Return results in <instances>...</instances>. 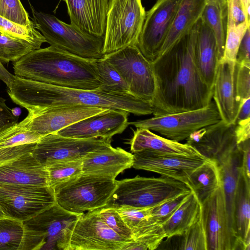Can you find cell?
<instances>
[{"label": "cell", "instance_id": "cell-46", "mask_svg": "<svg viewBox=\"0 0 250 250\" xmlns=\"http://www.w3.org/2000/svg\"><path fill=\"white\" fill-rule=\"evenodd\" d=\"M35 143L25 144L0 148V165L16 158L22 154L32 152Z\"/></svg>", "mask_w": 250, "mask_h": 250}, {"label": "cell", "instance_id": "cell-32", "mask_svg": "<svg viewBox=\"0 0 250 250\" xmlns=\"http://www.w3.org/2000/svg\"><path fill=\"white\" fill-rule=\"evenodd\" d=\"M201 19L212 30L216 39L219 61L225 50L228 21V2H207Z\"/></svg>", "mask_w": 250, "mask_h": 250}, {"label": "cell", "instance_id": "cell-40", "mask_svg": "<svg viewBox=\"0 0 250 250\" xmlns=\"http://www.w3.org/2000/svg\"><path fill=\"white\" fill-rule=\"evenodd\" d=\"M248 27L250 25L247 23L235 26L228 20L225 50L221 59L235 62L239 44Z\"/></svg>", "mask_w": 250, "mask_h": 250}, {"label": "cell", "instance_id": "cell-54", "mask_svg": "<svg viewBox=\"0 0 250 250\" xmlns=\"http://www.w3.org/2000/svg\"><path fill=\"white\" fill-rule=\"evenodd\" d=\"M6 217L0 208V218Z\"/></svg>", "mask_w": 250, "mask_h": 250}, {"label": "cell", "instance_id": "cell-31", "mask_svg": "<svg viewBox=\"0 0 250 250\" xmlns=\"http://www.w3.org/2000/svg\"><path fill=\"white\" fill-rule=\"evenodd\" d=\"M132 233V239L122 250H156L166 238L163 222L152 217L145 220Z\"/></svg>", "mask_w": 250, "mask_h": 250}, {"label": "cell", "instance_id": "cell-3", "mask_svg": "<svg viewBox=\"0 0 250 250\" xmlns=\"http://www.w3.org/2000/svg\"><path fill=\"white\" fill-rule=\"evenodd\" d=\"M13 68L17 77L64 87L99 90L101 85L96 60L51 45L32 51Z\"/></svg>", "mask_w": 250, "mask_h": 250}, {"label": "cell", "instance_id": "cell-47", "mask_svg": "<svg viewBox=\"0 0 250 250\" xmlns=\"http://www.w3.org/2000/svg\"><path fill=\"white\" fill-rule=\"evenodd\" d=\"M241 152L240 173L247 186L250 187V139L237 144Z\"/></svg>", "mask_w": 250, "mask_h": 250}, {"label": "cell", "instance_id": "cell-20", "mask_svg": "<svg viewBox=\"0 0 250 250\" xmlns=\"http://www.w3.org/2000/svg\"><path fill=\"white\" fill-rule=\"evenodd\" d=\"M32 152L0 165V184L49 186L47 169L34 157Z\"/></svg>", "mask_w": 250, "mask_h": 250}, {"label": "cell", "instance_id": "cell-12", "mask_svg": "<svg viewBox=\"0 0 250 250\" xmlns=\"http://www.w3.org/2000/svg\"><path fill=\"white\" fill-rule=\"evenodd\" d=\"M111 139H77L56 133L42 136L32 153L42 165L62 161L82 159L87 153L112 146Z\"/></svg>", "mask_w": 250, "mask_h": 250}, {"label": "cell", "instance_id": "cell-42", "mask_svg": "<svg viewBox=\"0 0 250 250\" xmlns=\"http://www.w3.org/2000/svg\"><path fill=\"white\" fill-rule=\"evenodd\" d=\"M191 191V189L180 193L154 206L151 210V217L164 223L178 208Z\"/></svg>", "mask_w": 250, "mask_h": 250}, {"label": "cell", "instance_id": "cell-33", "mask_svg": "<svg viewBox=\"0 0 250 250\" xmlns=\"http://www.w3.org/2000/svg\"><path fill=\"white\" fill-rule=\"evenodd\" d=\"M96 64L101 83L99 90L108 93L131 94L126 83L106 59L96 60Z\"/></svg>", "mask_w": 250, "mask_h": 250}, {"label": "cell", "instance_id": "cell-11", "mask_svg": "<svg viewBox=\"0 0 250 250\" xmlns=\"http://www.w3.org/2000/svg\"><path fill=\"white\" fill-rule=\"evenodd\" d=\"M55 203L49 186L0 184V208L6 217L24 222Z\"/></svg>", "mask_w": 250, "mask_h": 250}, {"label": "cell", "instance_id": "cell-13", "mask_svg": "<svg viewBox=\"0 0 250 250\" xmlns=\"http://www.w3.org/2000/svg\"><path fill=\"white\" fill-rule=\"evenodd\" d=\"M182 0H157L146 12L136 46L152 62L158 57Z\"/></svg>", "mask_w": 250, "mask_h": 250}, {"label": "cell", "instance_id": "cell-55", "mask_svg": "<svg viewBox=\"0 0 250 250\" xmlns=\"http://www.w3.org/2000/svg\"><path fill=\"white\" fill-rule=\"evenodd\" d=\"M2 65V63L0 62V66H1Z\"/></svg>", "mask_w": 250, "mask_h": 250}, {"label": "cell", "instance_id": "cell-10", "mask_svg": "<svg viewBox=\"0 0 250 250\" xmlns=\"http://www.w3.org/2000/svg\"><path fill=\"white\" fill-rule=\"evenodd\" d=\"M121 74L131 95L151 103L155 91V78L152 63L138 47L130 45L104 57Z\"/></svg>", "mask_w": 250, "mask_h": 250}, {"label": "cell", "instance_id": "cell-1", "mask_svg": "<svg viewBox=\"0 0 250 250\" xmlns=\"http://www.w3.org/2000/svg\"><path fill=\"white\" fill-rule=\"evenodd\" d=\"M199 20L181 40L151 62L156 83L151 102L154 116L203 108L212 101V88L203 80L193 60Z\"/></svg>", "mask_w": 250, "mask_h": 250}, {"label": "cell", "instance_id": "cell-30", "mask_svg": "<svg viewBox=\"0 0 250 250\" xmlns=\"http://www.w3.org/2000/svg\"><path fill=\"white\" fill-rule=\"evenodd\" d=\"M188 186L201 204L221 186L220 172L215 160L209 159L190 175Z\"/></svg>", "mask_w": 250, "mask_h": 250}, {"label": "cell", "instance_id": "cell-25", "mask_svg": "<svg viewBox=\"0 0 250 250\" xmlns=\"http://www.w3.org/2000/svg\"><path fill=\"white\" fill-rule=\"evenodd\" d=\"M193 60L204 81L213 88L219 62L217 43L212 30L201 19L193 49Z\"/></svg>", "mask_w": 250, "mask_h": 250}, {"label": "cell", "instance_id": "cell-34", "mask_svg": "<svg viewBox=\"0 0 250 250\" xmlns=\"http://www.w3.org/2000/svg\"><path fill=\"white\" fill-rule=\"evenodd\" d=\"M45 167L48 172L49 186L53 190L83 173L82 159L57 162Z\"/></svg>", "mask_w": 250, "mask_h": 250}, {"label": "cell", "instance_id": "cell-52", "mask_svg": "<svg viewBox=\"0 0 250 250\" xmlns=\"http://www.w3.org/2000/svg\"><path fill=\"white\" fill-rule=\"evenodd\" d=\"M242 1L243 2V4H244L245 10V12L246 14L248 21L249 22H250V0H242Z\"/></svg>", "mask_w": 250, "mask_h": 250}, {"label": "cell", "instance_id": "cell-18", "mask_svg": "<svg viewBox=\"0 0 250 250\" xmlns=\"http://www.w3.org/2000/svg\"><path fill=\"white\" fill-rule=\"evenodd\" d=\"M96 106H67L57 107L35 114H28L29 128L41 137L60 130L86 118L106 110Z\"/></svg>", "mask_w": 250, "mask_h": 250}, {"label": "cell", "instance_id": "cell-39", "mask_svg": "<svg viewBox=\"0 0 250 250\" xmlns=\"http://www.w3.org/2000/svg\"><path fill=\"white\" fill-rule=\"evenodd\" d=\"M0 15L18 24L29 26L34 24L20 0H0Z\"/></svg>", "mask_w": 250, "mask_h": 250}, {"label": "cell", "instance_id": "cell-27", "mask_svg": "<svg viewBox=\"0 0 250 250\" xmlns=\"http://www.w3.org/2000/svg\"><path fill=\"white\" fill-rule=\"evenodd\" d=\"M207 0H182L158 57L185 36L201 19Z\"/></svg>", "mask_w": 250, "mask_h": 250}, {"label": "cell", "instance_id": "cell-21", "mask_svg": "<svg viewBox=\"0 0 250 250\" xmlns=\"http://www.w3.org/2000/svg\"><path fill=\"white\" fill-rule=\"evenodd\" d=\"M241 157L237 143L234 141L222 149L212 158L216 161L219 168L229 227L237 240L234 222V209L240 175Z\"/></svg>", "mask_w": 250, "mask_h": 250}, {"label": "cell", "instance_id": "cell-17", "mask_svg": "<svg viewBox=\"0 0 250 250\" xmlns=\"http://www.w3.org/2000/svg\"><path fill=\"white\" fill-rule=\"evenodd\" d=\"M129 113L121 110L106 109L68 126L56 133L77 139H112L128 127Z\"/></svg>", "mask_w": 250, "mask_h": 250}, {"label": "cell", "instance_id": "cell-45", "mask_svg": "<svg viewBox=\"0 0 250 250\" xmlns=\"http://www.w3.org/2000/svg\"><path fill=\"white\" fill-rule=\"evenodd\" d=\"M228 20L235 26L243 23L250 25L242 0H228Z\"/></svg>", "mask_w": 250, "mask_h": 250}, {"label": "cell", "instance_id": "cell-51", "mask_svg": "<svg viewBox=\"0 0 250 250\" xmlns=\"http://www.w3.org/2000/svg\"><path fill=\"white\" fill-rule=\"evenodd\" d=\"M248 118H250V98L241 103L235 124Z\"/></svg>", "mask_w": 250, "mask_h": 250}, {"label": "cell", "instance_id": "cell-24", "mask_svg": "<svg viewBox=\"0 0 250 250\" xmlns=\"http://www.w3.org/2000/svg\"><path fill=\"white\" fill-rule=\"evenodd\" d=\"M235 124L221 120L191 133L186 139L188 144L204 156L212 159L225 146L236 141Z\"/></svg>", "mask_w": 250, "mask_h": 250}, {"label": "cell", "instance_id": "cell-5", "mask_svg": "<svg viewBox=\"0 0 250 250\" xmlns=\"http://www.w3.org/2000/svg\"><path fill=\"white\" fill-rule=\"evenodd\" d=\"M30 7L35 27L50 45L85 59L98 60L104 57V37L90 35L53 15Z\"/></svg>", "mask_w": 250, "mask_h": 250}, {"label": "cell", "instance_id": "cell-7", "mask_svg": "<svg viewBox=\"0 0 250 250\" xmlns=\"http://www.w3.org/2000/svg\"><path fill=\"white\" fill-rule=\"evenodd\" d=\"M116 186V179L82 173L54 189L56 203L69 212L82 214L105 206Z\"/></svg>", "mask_w": 250, "mask_h": 250}, {"label": "cell", "instance_id": "cell-16", "mask_svg": "<svg viewBox=\"0 0 250 250\" xmlns=\"http://www.w3.org/2000/svg\"><path fill=\"white\" fill-rule=\"evenodd\" d=\"M208 250H235L239 243L229 225L223 189L219 188L203 204Z\"/></svg>", "mask_w": 250, "mask_h": 250}, {"label": "cell", "instance_id": "cell-2", "mask_svg": "<svg viewBox=\"0 0 250 250\" xmlns=\"http://www.w3.org/2000/svg\"><path fill=\"white\" fill-rule=\"evenodd\" d=\"M7 87V93L12 101L26 109L28 114L57 107L75 105L125 110L137 116L150 115L153 112L151 103L131 94L64 87L15 75Z\"/></svg>", "mask_w": 250, "mask_h": 250}, {"label": "cell", "instance_id": "cell-38", "mask_svg": "<svg viewBox=\"0 0 250 250\" xmlns=\"http://www.w3.org/2000/svg\"><path fill=\"white\" fill-rule=\"evenodd\" d=\"M0 33L15 38L24 40L41 48L46 40L35 24L25 26L15 23L0 15Z\"/></svg>", "mask_w": 250, "mask_h": 250}, {"label": "cell", "instance_id": "cell-35", "mask_svg": "<svg viewBox=\"0 0 250 250\" xmlns=\"http://www.w3.org/2000/svg\"><path fill=\"white\" fill-rule=\"evenodd\" d=\"M181 236L182 239L179 250H208L206 221L202 205L197 218Z\"/></svg>", "mask_w": 250, "mask_h": 250}, {"label": "cell", "instance_id": "cell-9", "mask_svg": "<svg viewBox=\"0 0 250 250\" xmlns=\"http://www.w3.org/2000/svg\"><path fill=\"white\" fill-rule=\"evenodd\" d=\"M221 120L214 101L206 107L129 122L136 128L154 131L170 140L180 142L186 140L194 131Z\"/></svg>", "mask_w": 250, "mask_h": 250}, {"label": "cell", "instance_id": "cell-22", "mask_svg": "<svg viewBox=\"0 0 250 250\" xmlns=\"http://www.w3.org/2000/svg\"><path fill=\"white\" fill-rule=\"evenodd\" d=\"M66 5L71 24L97 37H104L109 0H61Z\"/></svg>", "mask_w": 250, "mask_h": 250}, {"label": "cell", "instance_id": "cell-15", "mask_svg": "<svg viewBox=\"0 0 250 250\" xmlns=\"http://www.w3.org/2000/svg\"><path fill=\"white\" fill-rule=\"evenodd\" d=\"M132 167L155 172L188 185L191 173L208 159L203 155L185 156L142 150L133 153Z\"/></svg>", "mask_w": 250, "mask_h": 250}, {"label": "cell", "instance_id": "cell-4", "mask_svg": "<svg viewBox=\"0 0 250 250\" xmlns=\"http://www.w3.org/2000/svg\"><path fill=\"white\" fill-rule=\"evenodd\" d=\"M81 214L69 212L56 203L23 222L21 250H69L71 235Z\"/></svg>", "mask_w": 250, "mask_h": 250}, {"label": "cell", "instance_id": "cell-53", "mask_svg": "<svg viewBox=\"0 0 250 250\" xmlns=\"http://www.w3.org/2000/svg\"><path fill=\"white\" fill-rule=\"evenodd\" d=\"M227 2L228 0H207V2Z\"/></svg>", "mask_w": 250, "mask_h": 250}, {"label": "cell", "instance_id": "cell-19", "mask_svg": "<svg viewBox=\"0 0 250 250\" xmlns=\"http://www.w3.org/2000/svg\"><path fill=\"white\" fill-rule=\"evenodd\" d=\"M235 64L224 59L218 62L212 88V98L221 119L230 124H235L240 105L235 90Z\"/></svg>", "mask_w": 250, "mask_h": 250}, {"label": "cell", "instance_id": "cell-8", "mask_svg": "<svg viewBox=\"0 0 250 250\" xmlns=\"http://www.w3.org/2000/svg\"><path fill=\"white\" fill-rule=\"evenodd\" d=\"M141 0H109L103 52L136 45L146 17Z\"/></svg>", "mask_w": 250, "mask_h": 250}, {"label": "cell", "instance_id": "cell-28", "mask_svg": "<svg viewBox=\"0 0 250 250\" xmlns=\"http://www.w3.org/2000/svg\"><path fill=\"white\" fill-rule=\"evenodd\" d=\"M234 222L241 249L250 250V187L240 172L234 201Z\"/></svg>", "mask_w": 250, "mask_h": 250}, {"label": "cell", "instance_id": "cell-49", "mask_svg": "<svg viewBox=\"0 0 250 250\" xmlns=\"http://www.w3.org/2000/svg\"><path fill=\"white\" fill-rule=\"evenodd\" d=\"M250 30L248 27L239 44L235 62L238 63L250 64Z\"/></svg>", "mask_w": 250, "mask_h": 250}, {"label": "cell", "instance_id": "cell-43", "mask_svg": "<svg viewBox=\"0 0 250 250\" xmlns=\"http://www.w3.org/2000/svg\"><path fill=\"white\" fill-rule=\"evenodd\" d=\"M234 77L236 98L240 104L242 101L250 98V64L235 62Z\"/></svg>", "mask_w": 250, "mask_h": 250}, {"label": "cell", "instance_id": "cell-36", "mask_svg": "<svg viewBox=\"0 0 250 250\" xmlns=\"http://www.w3.org/2000/svg\"><path fill=\"white\" fill-rule=\"evenodd\" d=\"M23 234V222L7 217L0 218V250H21Z\"/></svg>", "mask_w": 250, "mask_h": 250}, {"label": "cell", "instance_id": "cell-26", "mask_svg": "<svg viewBox=\"0 0 250 250\" xmlns=\"http://www.w3.org/2000/svg\"><path fill=\"white\" fill-rule=\"evenodd\" d=\"M128 144L132 153L146 150L185 156L202 155L187 143L182 144L160 136L145 128H137Z\"/></svg>", "mask_w": 250, "mask_h": 250}, {"label": "cell", "instance_id": "cell-41", "mask_svg": "<svg viewBox=\"0 0 250 250\" xmlns=\"http://www.w3.org/2000/svg\"><path fill=\"white\" fill-rule=\"evenodd\" d=\"M102 219L113 231L122 237L132 239V233L116 208L104 206L97 209Z\"/></svg>", "mask_w": 250, "mask_h": 250}, {"label": "cell", "instance_id": "cell-23", "mask_svg": "<svg viewBox=\"0 0 250 250\" xmlns=\"http://www.w3.org/2000/svg\"><path fill=\"white\" fill-rule=\"evenodd\" d=\"M83 173L99 175L116 179L125 170L132 167L133 154L120 148L90 152L82 158Z\"/></svg>", "mask_w": 250, "mask_h": 250}, {"label": "cell", "instance_id": "cell-6", "mask_svg": "<svg viewBox=\"0 0 250 250\" xmlns=\"http://www.w3.org/2000/svg\"><path fill=\"white\" fill-rule=\"evenodd\" d=\"M185 183L167 176L140 177L116 180V188L105 206L149 208L184 191L190 190Z\"/></svg>", "mask_w": 250, "mask_h": 250}, {"label": "cell", "instance_id": "cell-14", "mask_svg": "<svg viewBox=\"0 0 250 250\" xmlns=\"http://www.w3.org/2000/svg\"><path fill=\"white\" fill-rule=\"evenodd\" d=\"M129 241L110 228L95 209L80 215L71 235L69 250H122Z\"/></svg>", "mask_w": 250, "mask_h": 250}, {"label": "cell", "instance_id": "cell-48", "mask_svg": "<svg viewBox=\"0 0 250 250\" xmlns=\"http://www.w3.org/2000/svg\"><path fill=\"white\" fill-rule=\"evenodd\" d=\"M6 101L0 97V131L17 123L20 114L16 109L9 107Z\"/></svg>", "mask_w": 250, "mask_h": 250}, {"label": "cell", "instance_id": "cell-37", "mask_svg": "<svg viewBox=\"0 0 250 250\" xmlns=\"http://www.w3.org/2000/svg\"><path fill=\"white\" fill-rule=\"evenodd\" d=\"M35 49L36 47L28 41L0 33V62L2 63L16 62Z\"/></svg>", "mask_w": 250, "mask_h": 250}, {"label": "cell", "instance_id": "cell-29", "mask_svg": "<svg viewBox=\"0 0 250 250\" xmlns=\"http://www.w3.org/2000/svg\"><path fill=\"white\" fill-rule=\"evenodd\" d=\"M201 208L202 204L191 190L175 211L163 223L166 238L183 235L197 218Z\"/></svg>", "mask_w": 250, "mask_h": 250}, {"label": "cell", "instance_id": "cell-44", "mask_svg": "<svg viewBox=\"0 0 250 250\" xmlns=\"http://www.w3.org/2000/svg\"><path fill=\"white\" fill-rule=\"evenodd\" d=\"M153 207L149 208L122 207L115 208L117 209L126 225L132 231L145 220L151 217V212Z\"/></svg>", "mask_w": 250, "mask_h": 250}, {"label": "cell", "instance_id": "cell-50", "mask_svg": "<svg viewBox=\"0 0 250 250\" xmlns=\"http://www.w3.org/2000/svg\"><path fill=\"white\" fill-rule=\"evenodd\" d=\"M234 133L237 144L250 139V118L236 123Z\"/></svg>", "mask_w": 250, "mask_h": 250}]
</instances>
